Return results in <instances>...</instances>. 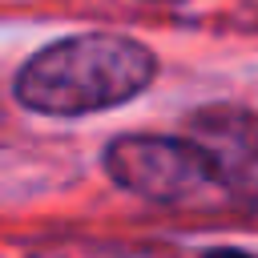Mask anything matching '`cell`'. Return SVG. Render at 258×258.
I'll return each mask as SVG.
<instances>
[{
  "label": "cell",
  "mask_w": 258,
  "mask_h": 258,
  "mask_svg": "<svg viewBox=\"0 0 258 258\" xmlns=\"http://www.w3.org/2000/svg\"><path fill=\"white\" fill-rule=\"evenodd\" d=\"M105 165L117 185L165 206H189L214 185L202 153L185 137H157V133L117 137L105 149Z\"/></svg>",
  "instance_id": "2"
},
{
  "label": "cell",
  "mask_w": 258,
  "mask_h": 258,
  "mask_svg": "<svg viewBox=\"0 0 258 258\" xmlns=\"http://www.w3.org/2000/svg\"><path fill=\"white\" fill-rule=\"evenodd\" d=\"M153 52L129 36L85 32L40 48L16 73L20 105L48 117H77L133 101L153 81Z\"/></svg>",
  "instance_id": "1"
},
{
  "label": "cell",
  "mask_w": 258,
  "mask_h": 258,
  "mask_svg": "<svg viewBox=\"0 0 258 258\" xmlns=\"http://www.w3.org/2000/svg\"><path fill=\"white\" fill-rule=\"evenodd\" d=\"M206 258H250L246 250H210Z\"/></svg>",
  "instance_id": "4"
},
{
  "label": "cell",
  "mask_w": 258,
  "mask_h": 258,
  "mask_svg": "<svg viewBox=\"0 0 258 258\" xmlns=\"http://www.w3.org/2000/svg\"><path fill=\"white\" fill-rule=\"evenodd\" d=\"M185 141L202 153L210 181L234 202L258 206V117L234 105H206L185 121Z\"/></svg>",
  "instance_id": "3"
}]
</instances>
